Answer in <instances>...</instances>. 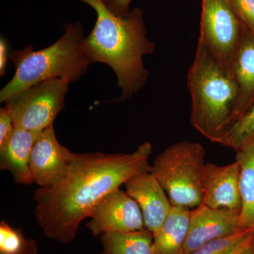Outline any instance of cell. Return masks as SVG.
<instances>
[{"label": "cell", "mask_w": 254, "mask_h": 254, "mask_svg": "<svg viewBox=\"0 0 254 254\" xmlns=\"http://www.w3.org/2000/svg\"><path fill=\"white\" fill-rule=\"evenodd\" d=\"M152 152L146 141L129 153H76L61 178L35 191V217L45 236L63 244L72 242L80 224L105 195L150 170Z\"/></svg>", "instance_id": "cell-1"}, {"label": "cell", "mask_w": 254, "mask_h": 254, "mask_svg": "<svg viewBox=\"0 0 254 254\" xmlns=\"http://www.w3.org/2000/svg\"><path fill=\"white\" fill-rule=\"evenodd\" d=\"M96 13V21L85 38L92 63L105 64L113 70L121 95L118 101L129 99L144 86L149 71L143 57L153 54L155 44L147 38L143 13L140 9L126 16L114 14L103 0H81Z\"/></svg>", "instance_id": "cell-2"}, {"label": "cell", "mask_w": 254, "mask_h": 254, "mask_svg": "<svg viewBox=\"0 0 254 254\" xmlns=\"http://www.w3.org/2000/svg\"><path fill=\"white\" fill-rule=\"evenodd\" d=\"M63 36L45 49L33 50L32 45L9 54L15 66L11 81L0 91V102L5 103L31 87L50 80L78 81L92 63L85 42L81 22L64 26Z\"/></svg>", "instance_id": "cell-3"}, {"label": "cell", "mask_w": 254, "mask_h": 254, "mask_svg": "<svg viewBox=\"0 0 254 254\" xmlns=\"http://www.w3.org/2000/svg\"><path fill=\"white\" fill-rule=\"evenodd\" d=\"M187 86L190 95V125L213 143L222 144L233 123L239 87L198 41L189 68Z\"/></svg>", "instance_id": "cell-4"}, {"label": "cell", "mask_w": 254, "mask_h": 254, "mask_svg": "<svg viewBox=\"0 0 254 254\" xmlns=\"http://www.w3.org/2000/svg\"><path fill=\"white\" fill-rule=\"evenodd\" d=\"M205 150L197 142L182 141L167 147L150 165V173L175 206L196 208L203 199Z\"/></svg>", "instance_id": "cell-5"}, {"label": "cell", "mask_w": 254, "mask_h": 254, "mask_svg": "<svg viewBox=\"0 0 254 254\" xmlns=\"http://www.w3.org/2000/svg\"><path fill=\"white\" fill-rule=\"evenodd\" d=\"M245 25L230 0H201L198 41L230 76L243 39Z\"/></svg>", "instance_id": "cell-6"}, {"label": "cell", "mask_w": 254, "mask_h": 254, "mask_svg": "<svg viewBox=\"0 0 254 254\" xmlns=\"http://www.w3.org/2000/svg\"><path fill=\"white\" fill-rule=\"evenodd\" d=\"M70 82L50 80L25 90L5 102L15 128L40 133L53 126L55 118L64 108Z\"/></svg>", "instance_id": "cell-7"}, {"label": "cell", "mask_w": 254, "mask_h": 254, "mask_svg": "<svg viewBox=\"0 0 254 254\" xmlns=\"http://www.w3.org/2000/svg\"><path fill=\"white\" fill-rule=\"evenodd\" d=\"M86 227L94 237L108 232H131L145 229L138 203L121 189L105 195L90 214Z\"/></svg>", "instance_id": "cell-8"}, {"label": "cell", "mask_w": 254, "mask_h": 254, "mask_svg": "<svg viewBox=\"0 0 254 254\" xmlns=\"http://www.w3.org/2000/svg\"><path fill=\"white\" fill-rule=\"evenodd\" d=\"M76 153L60 144L54 126L38 133L32 149L30 168L33 181L39 187L53 185L63 176Z\"/></svg>", "instance_id": "cell-9"}, {"label": "cell", "mask_w": 254, "mask_h": 254, "mask_svg": "<svg viewBox=\"0 0 254 254\" xmlns=\"http://www.w3.org/2000/svg\"><path fill=\"white\" fill-rule=\"evenodd\" d=\"M240 213L203 204L190 209L185 254H190L210 241L228 236L242 229Z\"/></svg>", "instance_id": "cell-10"}, {"label": "cell", "mask_w": 254, "mask_h": 254, "mask_svg": "<svg viewBox=\"0 0 254 254\" xmlns=\"http://www.w3.org/2000/svg\"><path fill=\"white\" fill-rule=\"evenodd\" d=\"M150 170L133 175L124 185L127 194L141 209L145 228L154 235L168 218L173 205Z\"/></svg>", "instance_id": "cell-11"}, {"label": "cell", "mask_w": 254, "mask_h": 254, "mask_svg": "<svg viewBox=\"0 0 254 254\" xmlns=\"http://www.w3.org/2000/svg\"><path fill=\"white\" fill-rule=\"evenodd\" d=\"M240 165L236 160L223 166L206 163L201 204L240 214Z\"/></svg>", "instance_id": "cell-12"}, {"label": "cell", "mask_w": 254, "mask_h": 254, "mask_svg": "<svg viewBox=\"0 0 254 254\" xmlns=\"http://www.w3.org/2000/svg\"><path fill=\"white\" fill-rule=\"evenodd\" d=\"M38 133L15 128L9 143L4 149L0 150V169L9 172L17 185L34 183L29 163L32 149Z\"/></svg>", "instance_id": "cell-13"}, {"label": "cell", "mask_w": 254, "mask_h": 254, "mask_svg": "<svg viewBox=\"0 0 254 254\" xmlns=\"http://www.w3.org/2000/svg\"><path fill=\"white\" fill-rule=\"evenodd\" d=\"M233 76L239 87L234 123L254 103V35L245 26L234 65Z\"/></svg>", "instance_id": "cell-14"}, {"label": "cell", "mask_w": 254, "mask_h": 254, "mask_svg": "<svg viewBox=\"0 0 254 254\" xmlns=\"http://www.w3.org/2000/svg\"><path fill=\"white\" fill-rule=\"evenodd\" d=\"M190 209L173 205L168 218L155 234L153 254H185Z\"/></svg>", "instance_id": "cell-15"}, {"label": "cell", "mask_w": 254, "mask_h": 254, "mask_svg": "<svg viewBox=\"0 0 254 254\" xmlns=\"http://www.w3.org/2000/svg\"><path fill=\"white\" fill-rule=\"evenodd\" d=\"M236 161L240 169V225L254 230V140L237 151Z\"/></svg>", "instance_id": "cell-16"}, {"label": "cell", "mask_w": 254, "mask_h": 254, "mask_svg": "<svg viewBox=\"0 0 254 254\" xmlns=\"http://www.w3.org/2000/svg\"><path fill=\"white\" fill-rule=\"evenodd\" d=\"M153 234L146 228L131 232H108L100 236L103 251L109 254H153Z\"/></svg>", "instance_id": "cell-17"}, {"label": "cell", "mask_w": 254, "mask_h": 254, "mask_svg": "<svg viewBox=\"0 0 254 254\" xmlns=\"http://www.w3.org/2000/svg\"><path fill=\"white\" fill-rule=\"evenodd\" d=\"M254 140V103L227 130L222 144L238 151Z\"/></svg>", "instance_id": "cell-18"}, {"label": "cell", "mask_w": 254, "mask_h": 254, "mask_svg": "<svg viewBox=\"0 0 254 254\" xmlns=\"http://www.w3.org/2000/svg\"><path fill=\"white\" fill-rule=\"evenodd\" d=\"M254 233V229L242 228L228 236L210 241L190 254H235Z\"/></svg>", "instance_id": "cell-19"}, {"label": "cell", "mask_w": 254, "mask_h": 254, "mask_svg": "<svg viewBox=\"0 0 254 254\" xmlns=\"http://www.w3.org/2000/svg\"><path fill=\"white\" fill-rule=\"evenodd\" d=\"M27 239L20 229H14L5 221L0 223V254H17L24 249Z\"/></svg>", "instance_id": "cell-20"}, {"label": "cell", "mask_w": 254, "mask_h": 254, "mask_svg": "<svg viewBox=\"0 0 254 254\" xmlns=\"http://www.w3.org/2000/svg\"><path fill=\"white\" fill-rule=\"evenodd\" d=\"M244 25L254 35V0H230Z\"/></svg>", "instance_id": "cell-21"}, {"label": "cell", "mask_w": 254, "mask_h": 254, "mask_svg": "<svg viewBox=\"0 0 254 254\" xmlns=\"http://www.w3.org/2000/svg\"><path fill=\"white\" fill-rule=\"evenodd\" d=\"M15 131L14 120L6 107L0 109V150L9 143Z\"/></svg>", "instance_id": "cell-22"}, {"label": "cell", "mask_w": 254, "mask_h": 254, "mask_svg": "<svg viewBox=\"0 0 254 254\" xmlns=\"http://www.w3.org/2000/svg\"><path fill=\"white\" fill-rule=\"evenodd\" d=\"M131 0H103V2L113 12L118 16H126L129 11Z\"/></svg>", "instance_id": "cell-23"}, {"label": "cell", "mask_w": 254, "mask_h": 254, "mask_svg": "<svg viewBox=\"0 0 254 254\" xmlns=\"http://www.w3.org/2000/svg\"><path fill=\"white\" fill-rule=\"evenodd\" d=\"M9 46L4 38L1 37L0 39V75L4 76L6 74V64H7Z\"/></svg>", "instance_id": "cell-24"}, {"label": "cell", "mask_w": 254, "mask_h": 254, "mask_svg": "<svg viewBox=\"0 0 254 254\" xmlns=\"http://www.w3.org/2000/svg\"><path fill=\"white\" fill-rule=\"evenodd\" d=\"M17 254H39L38 245H37L36 241L32 240V239H28L24 249Z\"/></svg>", "instance_id": "cell-25"}, {"label": "cell", "mask_w": 254, "mask_h": 254, "mask_svg": "<svg viewBox=\"0 0 254 254\" xmlns=\"http://www.w3.org/2000/svg\"><path fill=\"white\" fill-rule=\"evenodd\" d=\"M235 254H254V233Z\"/></svg>", "instance_id": "cell-26"}, {"label": "cell", "mask_w": 254, "mask_h": 254, "mask_svg": "<svg viewBox=\"0 0 254 254\" xmlns=\"http://www.w3.org/2000/svg\"><path fill=\"white\" fill-rule=\"evenodd\" d=\"M109 254L107 253V252H104V251H103V252H101V253H100V254Z\"/></svg>", "instance_id": "cell-27"}]
</instances>
